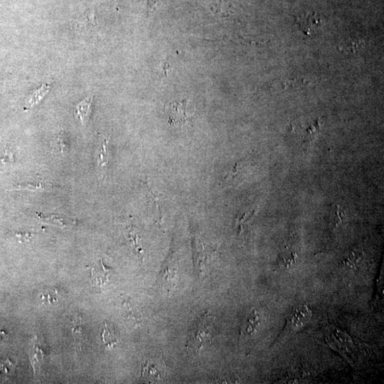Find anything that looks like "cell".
I'll return each mask as SVG.
<instances>
[{"instance_id":"cell-7","label":"cell","mask_w":384,"mask_h":384,"mask_svg":"<svg viewBox=\"0 0 384 384\" xmlns=\"http://www.w3.org/2000/svg\"><path fill=\"white\" fill-rule=\"evenodd\" d=\"M297 23L300 26L301 30L309 34L320 24V18L315 12H306L299 16L297 18Z\"/></svg>"},{"instance_id":"cell-9","label":"cell","mask_w":384,"mask_h":384,"mask_svg":"<svg viewBox=\"0 0 384 384\" xmlns=\"http://www.w3.org/2000/svg\"><path fill=\"white\" fill-rule=\"evenodd\" d=\"M263 317L262 313L258 310H254L247 319L246 325L244 327L245 333L247 335H253L257 332L259 328L262 326Z\"/></svg>"},{"instance_id":"cell-21","label":"cell","mask_w":384,"mask_h":384,"mask_svg":"<svg viewBox=\"0 0 384 384\" xmlns=\"http://www.w3.org/2000/svg\"><path fill=\"white\" fill-rule=\"evenodd\" d=\"M58 141H59V148L61 152H64L68 148L67 142L65 141V138H63L62 135H59V138H58Z\"/></svg>"},{"instance_id":"cell-1","label":"cell","mask_w":384,"mask_h":384,"mask_svg":"<svg viewBox=\"0 0 384 384\" xmlns=\"http://www.w3.org/2000/svg\"><path fill=\"white\" fill-rule=\"evenodd\" d=\"M325 331V340L331 349L342 355L353 367H357L362 363L364 351L358 341L332 324L328 326Z\"/></svg>"},{"instance_id":"cell-5","label":"cell","mask_w":384,"mask_h":384,"mask_svg":"<svg viewBox=\"0 0 384 384\" xmlns=\"http://www.w3.org/2000/svg\"><path fill=\"white\" fill-rule=\"evenodd\" d=\"M108 140L103 139L96 153V167L98 175L100 179L106 180L108 176V165H109V152H108Z\"/></svg>"},{"instance_id":"cell-22","label":"cell","mask_w":384,"mask_h":384,"mask_svg":"<svg viewBox=\"0 0 384 384\" xmlns=\"http://www.w3.org/2000/svg\"><path fill=\"white\" fill-rule=\"evenodd\" d=\"M33 235L32 233H20V234H18L17 236L19 241L24 242V241H30Z\"/></svg>"},{"instance_id":"cell-3","label":"cell","mask_w":384,"mask_h":384,"mask_svg":"<svg viewBox=\"0 0 384 384\" xmlns=\"http://www.w3.org/2000/svg\"><path fill=\"white\" fill-rule=\"evenodd\" d=\"M169 125L184 127L191 125L194 115V107L187 100L169 103L165 106Z\"/></svg>"},{"instance_id":"cell-19","label":"cell","mask_w":384,"mask_h":384,"mask_svg":"<svg viewBox=\"0 0 384 384\" xmlns=\"http://www.w3.org/2000/svg\"><path fill=\"white\" fill-rule=\"evenodd\" d=\"M142 376H145L149 379H160V375L159 374V371L157 368L154 365H151L149 364V362H146L145 367L143 368V371H142Z\"/></svg>"},{"instance_id":"cell-10","label":"cell","mask_w":384,"mask_h":384,"mask_svg":"<svg viewBox=\"0 0 384 384\" xmlns=\"http://www.w3.org/2000/svg\"><path fill=\"white\" fill-rule=\"evenodd\" d=\"M346 218V214L343 209L340 206L332 204L331 206L329 212V222L331 228H337V227L344 222Z\"/></svg>"},{"instance_id":"cell-14","label":"cell","mask_w":384,"mask_h":384,"mask_svg":"<svg viewBox=\"0 0 384 384\" xmlns=\"http://www.w3.org/2000/svg\"><path fill=\"white\" fill-rule=\"evenodd\" d=\"M147 187L148 189L149 203L152 209L151 210L155 214V216H156L157 219H162L163 216H162L161 199H160V194L154 192L150 186L147 185Z\"/></svg>"},{"instance_id":"cell-23","label":"cell","mask_w":384,"mask_h":384,"mask_svg":"<svg viewBox=\"0 0 384 384\" xmlns=\"http://www.w3.org/2000/svg\"><path fill=\"white\" fill-rule=\"evenodd\" d=\"M158 1L159 0H148V10L153 12Z\"/></svg>"},{"instance_id":"cell-16","label":"cell","mask_w":384,"mask_h":384,"mask_svg":"<svg viewBox=\"0 0 384 384\" xmlns=\"http://www.w3.org/2000/svg\"><path fill=\"white\" fill-rule=\"evenodd\" d=\"M82 322H81V318H76L75 320L74 323H73V327H72V333H73V337H74L75 342V348L76 350L81 349V346H82L83 335H84V329H83Z\"/></svg>"},{"instance_id":"cell-4","label":"cell","mask_w":384,"mask_h":384,"mask_svg":"<svg viewBox=\"0 0 384 384\" xmlns=\"http://www.w3.org/2000/svg\"><path fill=\"white\" fill-rule=\"evenodd\" d=\"M313 317V310L307 304H298L290 311L287 317L286 327L281 339L297 333L309 323Z\"/></svg>"},{"instance_id":"cell-15","label":"cell","mask_w":384,"mask_h":384,"mask_svg":"<svg viewBox=\"0 0 384 384\" xmlns=\"http://www.w3.org/2000/svg\"><path fill=\"white\" fill-rule=\"evenodd\" d=\"M15 161L14 152L8 145L4 146L0 148V167L8 168L13 165Z\"/></svg>"},{"instance_id":"cell-8","label":"cell","mask_w":384,"mask_h":384,"mask_svg":"<svg viewBox=\"0 0 384 384\" xmlns=\"http://www.w3.org/2000/svg\"><path fill=\"white\" fill-rule=\"evenodd\" d=\"M50 88H51V85L46 84H43L40 88L36 89L27 98V101L25 103V108L31 109V108L35 107L49 92Z\"/></svg>"},{"instance_id":"cell-20","label":"cell","mask_w":384,"mask_h":384,"mask_svg":"<svg viewBox=\"0 0 384 384\" xmlns=\"http://www.w3.org/2000/svg\"><path fill=\"white\" fill-rule=\"evenodd\" d=\"M318 128L319 125L317 122L313 126L308 128L307 131H306L305 136H304V142H307V143H311L315 139V135L318 132Z\"/></svg>"},{"instance_id":"cell-18","label":"cell","mask_w":384,"mask_h":384,"mask_svg":"<svg viewBox=\"0 0 384 384\" xmlns=\"http://www.w3.org/2000/svg\"><path fill=\"white\" fill-rule=\"evenodd\" d=\"M48 185L42 182H31V183L20 184L15 186V189L18 190H26L30 192H43L48 189Z\"/></svg>"},{"instance_id":"cell-2","label":"cell","mask_w":384,"mask_h":384,"mask_svg":"<svg viewBox=\"0 0 384 384\" xmlns=\"http://www.w3.org/2000/svg\"><path fill=\"white\" fill-rule=\"evenodd\" d=\"M212 315L205 313L200 317L192 329L189 331L187 347L192 349H200L205 344L212 342L213 338V323Z\"/></svg>"},{"instance_id":"cell-17","label":"cell","mask_w":384,"mask_h":384,"mask_svg":"<svg viewBox=\"0 0 384 384\" xmlns=\"http://www.w3.org/2000/svg\"><path fill=\"white\" fill-rule=\"evenodd\" d=\"M363 253L362 250L356 249L352 250L349 256L344 261L346 266L350 267V268H356L360 266L361 262L363 260Z\"/></svg>"},{"instance_id":"cell-24","label":"cell","mask_w":384,"mask_h":384,"mask_svg":"<svg viewBox=\"0 0 384 384\" xmlns=\"http://www.w3.org/2000/svg\"><path fill=\"white\" fill-rule=\"evenodd\" d=\"M4 336H5V334H4L3 332L1 335H0V342H1V340H3Z\"/></svg>"},{"instance_id":"cell-13","label":"cell","mask_w":384,"mask_h":384,"mask_svg":"<svg viewBox=\"0 0 384 384\" xmlns=\"http://www.w3.org/2000/svg\"><path fill=\"white\" fill-rule=\"evenodd\" d=\"M297 253L295 250L286 249L279 256L278 263L283 269H289L297 262Z\"/></svg>"},{"instance_id":"cell-6","label":"cell","mask_w":384,"mask_h":384,"mask_svg":"<svg viewBox=\"0 0 384 384\" xmlns=\"http://www.w3.org/2000/svg\"><path fill=\"white\" fill-rule=\"evenodd\" d=\"M93 97L88 96L84 100L78 103L73 109V116L75 120L82 126L87 124L92 112Z\"/></svg>"},{"instance_id":"cell-11","label":"cell","mask_w":384,"mask_h":384,"mask_svg":"<svg viewBox=\"0 0 384 384\" xmlns=\"http://www.w3.org/2000/svg\"><path fill=\"white\" fill-rule=\"evenodd\" d=\"M103 341L106 347L112 348L114 347L118 342L116 331L113 324L110 322H105L104 332L102 334Z\"/></svg>"},{"instance_id":"cell-12","label":"cell","mask_w":384,"mask_h":384,"mask_svg":"<svg viewBox=\"0 0 384 384\" xmlns=\"http://www.w3.org/2000/svg\"><path fill=\"white\" fill-rule=\"evenodd\" d=\"M38 218L43 222L50 223L60 227H68L71 226L73 221L59 215V214H51V215L44 216L42 214H37Z\"/></svg>"}]
</instances>
